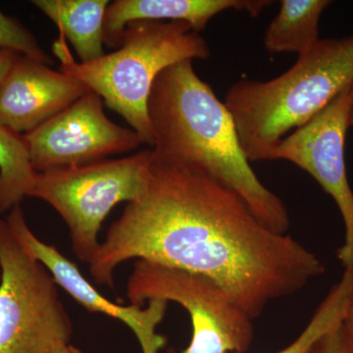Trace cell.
<instances>
[{
  "instance_id": "52a82bcc",
  "label": "cell",
  "mask_w": 353,
  "mask_h": 353,
  "mask_svg": "<svg viewBox=\"0 0 353 353\" xmlns=\"http://www.w3.org/2000/svg\"><path fill=\"white\" fill-rule=\"evenodd\" d=\"M126 296L134 305L162 299L189 313V347L182 352L170 347L166 353H246L252 345V318L219 285L199 274L139 259L128 279Z\"/></svg>"
},
{
  "instance_id": "7a4b0ae2",
  "label": "cell",
  "mask_w": 353,
  "mask_h": 353,
  "mask_svg": "<svg viewBox=\"0 0 353 353\" xmlns=\"http://www.w3.org/2000/svg\"><path fill=\"white\" fill-rule=\"evenodd\" d=\"M152 163L208 176L241 197L267 228L285 234L284 201L260 182L241 148L232 114L194 71L192 60L163 70L148 104Z\"/></svg>"
},
{
  "instance_id": "9c48e42d",
  "label": "cell",
  "mask_w": 353,
  "mask_h": 353,
  "mask_svg": "<svg viewBox=\"0 0 353 353\" xmlns=\"http://www.w3.org/2000/svg\"><path fill=\"white\" fill-rule=\"evenodd\" d=\"M352 87L343 90L307 124L285 137L273 152L272 161L285 160L307 172L336 202L345 230L338 259L345 270L353 271V190L345 159Z\"/></svg>"
},
{
  "instance_id": "3957f363",
  "label": "cell",
  "mask_w": 353,
  "mask_h": 353,
  "mask_svg": "<svg viewBox=\"0 0 353 353\" xmlns=\"http://www.w3.org/2000/svg\"><path fill=\"white\" fill-rule=\"evenodd\" d=\"M352 85L353 34L319 39L272 80L234 83L224 103L246 158L272 161L288 132L307 124Z\"/></svg>"
},
{
  "instance_id": "44dd1931",
  "label": "cell",
  "mask_w": 353,
  "mask_h": 353,
  "mask_svg": "<svg viewBox=\"0 0 353 353\" xmlns=\"http://www.w3.org/2000/svg\"><path fill=\"white\" fill-rule=\"evenodd\" d=\"M70 347H71V345L66 347L59 348V350H55V352L52 353H70Z\"/></svg>"
},
{
  "instance_id": "ac0fdd59",
  "label": "cell",
  "mask_w": 353,
  "mask_h": 353,
  "mask_svg": "<svg viewBox=\"0 0 353 353\" xmlns=\"http://www.w3.org/2000/svg\"><path fill=\"white\" fill-rule=\"evenodd\" d=\"M341 322L316 341L308 353H347L341 331Z\"/></svg>"
},
{
  "instance_id": "8fae6325",
  "label": "cell",
  "mask_w": 353,
  "mask_h": 353,
  "mask_svg": "<svg viewBox=\"0 0 353 353\" xmlns=\"http://www.w3.org/2000/svg\"><path fill=\"white\" fill-rule=\"evenodd\" d=\"M87 90L73 76L19 54L0 85V124L23 136L63 111Z\"/></svg>"
},
{
  "instance_id": "30bf717a",
  "label": "cell",
  "mask_w": 353,
  "mask_h": 353,
  "mask_svg": "<svg viewBox=\"0 0 353 353\" xmlns=\"http://www.w3.org/2000/svg\"><path fill=\"white\" fill-rule=\"evenodd\" d=\"M18 240L50 272L62 289L90 312L101 313L126 324L136 338L143 353H160L167 345V338L157 333L166 315L168 301L153 299L146 306L122 305L102 296L74 262L62 254L54 245L39 240L26 221L21 205L15 206L6 218Z\"/></svg>"
},
{
  "instance_id": "6da1fadb",
  "label": "cell",
  "mask_w": 353,
  "mask_h": 353,
  "mask_svg": "<svg viewBox=\"0 0 353 353\" xmlns=\"http://www.w3.org/2000/svg\"><path fill=\"white\" fill-rule=\"evenodd\" d=\"M141 259L214 282L252 320L325 273L314 253L272 231L240 196L208 176L152 163L143 196L128 203L90 262L95 284Z\"/></svg>"
},
{
  "instance_id": "ffe728a7",
  "label": "cell",
  "mask_w": 353,
  "mask_h": 353,
  "mask_svg": "<svg viewBox=\"0 0 353 353\" xmlns=\"http://www.w3.org/2000/svg\"><path fill=\"white\" fill-rule=\"evenodd\" d=\"M19 54L20 53L13 50L0 48V85Z\"/></svg>"
},
{
  "instance_id": "9a60e30c",
  "label": "cell",
  "mask_w": 353,
  "mask_h": 353,
  "mask_svg": "<svg viewBox=\"0 0 353 353\" xmlns=\"http://www.w3.org/2000/svg\"><path fill=\"white\" fill-rule=\"evenodd\" d=\"M38 175L22 134L0 124V212L21 205L30 196Z\"/></svg>"
},
{
  "instance_id": "4fadbf2b",
  "label": "cell",
  "mask_w": 353,
  "mask_h": 353,
  "mask_svg": "<svg viewBox=\"0 0 353 353\" xmlns=\"http://www.w3.org/2000/svg\"><path fill=\"white\" fill-rule=\"evenodd\" d=\"M32 3L57 26L78 54L79 62L87 63L105 54L108 0H34Z\"/></svg>"
},
{
  "instance_id": "5bb4252c",
  "label": "cell",
  "mask_w": 353,
  "mask_h": 353,
  "mask_svg": "<svg viewBox=\"0 0 353 353\" xmlns=\"http://www.w3.org/2000/svg\"><path fill=\"white\" fill-rule=\"evenodd\" d=\"M265 32L264 46L270 54H303L319 41V21L329 0H283Z\"/></svg>"
},
{
  "instance_id": "2e32d148",
  "label": "cell",
  "mask_w": 353,
  "mask_h": 353,
  "mask_svg": "<svg viewBox=\"0 0 353 353\" xmlns=\"http://www.w3.org/2000/svg\"><path fill=\"white\" fill-rule=\"evenodd\" d=\"M352 290L353 271L345 270L340 282L320 304L303 333L284 350L274 353H308L316 341L343 321Z\"/></svg>"
},
{
  "instance_id": "ba28073f",
  "label": "cell",
  "mask_w": 353,
  "mask_h": 353,
  "mask_svg": "<svg viewBox=\"0 0 353 353\" xmlns=\"http://www.w3.org/2000/svg\"><path fill=\"white\" fill-rule=\"evenodd\" d=\"M23 139L38 173L103 161L145 143L138 132L109 119L101 97L90 90Z\"/></svg>"
},
{
  "instance_id": "5b68a950",
  "label": "cell",
  "mask_w": 353,
  "mask_h": 353,
  "mask_svg": "<svg viewBox=\"0 0 353 353\" xmlns=\"http://www.w3.org/2000/svg\"><path fill=\"white\" fill-rule=\"evenodd\" d=\"M152 150L83 166L39 173L29 197L50 204L69 230L78 259L90 264L99 250L102 224L121 202L143 196L152 173Z\"/></svg>"
},
{
  "instance_id": "7c38bea8",
  "label": "cell",
  "mask_w": 353,
  "mask_h": 353,
  "mask_svg": "<svg viewBox=\"0 0 353 353\" xmlns=\"http://www.w3.org/2000/svg\"><path fill=\"white\" fill-rule=\"evenodd\" d=\"M272 3L269 0H116L106 10L104 43L118 48L121 34L132 23L185 22L199 32L224 11H241L256 17Z\"/></svg>"
},
{
  "instance_id": "603a6c76",
  "label": "cell",
  "mask_w": 353,
  "mask_h": 353,
  "mask_svg": "<svg viewBox=\"0 0 353 353\" xmlns=\"http://www.w3.org/2000/svg\"><path fill=\"white\" fill-rule=\"evenodd\" d=\"M70 353H83L81 352L79 348H77L75 347H73V345H71V347H70Z\"/></svg>"
},
{
  "instance_id": "e0dca14e",
  "label": "cell",
  "mask_w": 353,
  "mask_h": 353,
  "mask_svg": "<svg viewBox=\"0 0 353 353\" xmlns=\"http://www.w3.org/2000/svg\"><path fill=\"white\" fill-rule=\"evenodd\" d=\"M0 48L15 51L48 65L53 62L34 34L19 21L9 17L2 11H0Z\"/></svg>"
},
{
  "instance_id": "277c9868",
  "label": "cell",
  "mask_w": 353,
  "mask_h": 353,
  "mask_svg": "<svg viewBox=\"0 0 353 353\" xmlns=\"http://www.w3.org/2000/svg\"><path fill=\"white\" fill-rule=\"evenodd\" d=\"M60 71L73 76L122 116L143 143L153 146L148 104L158 75L171 65L210 57L205 39L185 22H137L127 26L119 46L94 61L75 60L60 34L53 43Z\"/></svg>"
},
{
  "instance_id": "7402d4cb",
  "label": "cell",
  "mask_w": 353,
  "mask_h": 353,
  "mask_svg": "<svg viewBox=\"0 0 353 353\" xmlns=\"http://www.w3.org/2000/svg\"><path fill=\"white\" fill-rule=\"evenodd\" d=\"M353 126V85L352 87V113H350V127Z\"/></svg>"
},
{
  "instance_id": "d6986e66",
  "label": "cell",
  "mask_w": 353,
  "mask_h": 353,
  "mask_svg": "<svg viewBox=\"0 0 353 353\" xmlns=\"http://www.w3.org/2000/svg\"><path fill=\"white\" fill-rule=\"evenodd\" d=\"M341 336L347 353H353V290L341 325Z\"/></svg>"
},
{
  "instance_id": "8992f818",
  "label": "cell",
  "mask_w": 353,
  "mask_h": 353,
  "mask_svg": "<svg viewBox=\"0 0 353 353\" xmlns=\"http://www.w3.org/2000/svg\"><path fill=\"white\" fill-rule=\"evenodd\" d=\"M50 272L0 219V353H52L73 324Z\"/></svg>"
}]
</instances>
